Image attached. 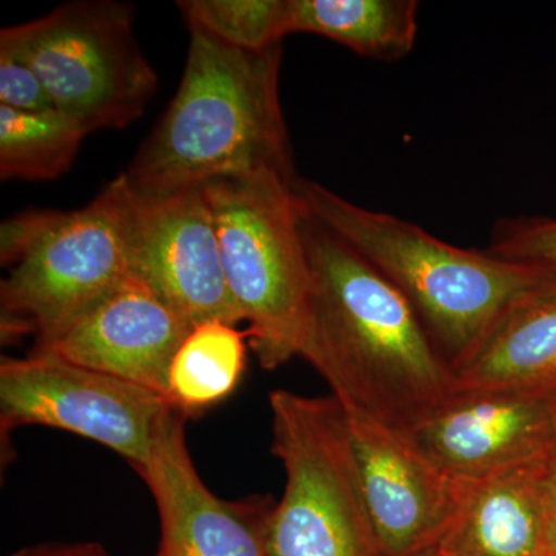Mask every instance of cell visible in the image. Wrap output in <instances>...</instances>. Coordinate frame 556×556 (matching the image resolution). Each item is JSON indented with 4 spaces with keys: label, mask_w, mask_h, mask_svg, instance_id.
Instances as JSON below:
<instances>
[{
    "label": "cell",
    "mask_w": 556,
    "mask_h": 556,
    "mask_svg": "<svg viewBox=\"0 0 556 556\" xmlns=\"http://www.w3.org/2000/svg\"><path fill=\"white\" fill-rule=\"evenodd\" d=\"M129 204L119 175L78 211L27 212L3 223V342L33 334L35 346L46 345L130 276Z\"/></svg>",
    "instance_id": "4"
},
{
    "label": "cell",
    "mask_w": 556,
    "mask_h": 556,
    "mask_svg": "<svg viewBox=\"0 0 556 556\" xmlns=\"http://www.w3.org/2000/svg\"><path fill=\"white\" fill-rule=\"evenodd\" d=\"M0 105L22 112L58 110L27 62L7 49H0Z\"/></svg>",
    "instance_id": "21"
},
{
    "label": "cell",
    "mask_w": 556,
    "mask_h": 556,
    "mask_svg": "<svg viewBox=\"0 0 556 556\" xmlns=\"http://www.w3.org/2000/svg\"><path fill=\"white\" fill-rule=\"evenodd\" d=\"M346 417L380 554L434 551L459 510L467 479L439 467L405 431Z\"/></svg>",
    "instance_id": "10"
},
{
    "label": "cell",
    "mask_w": 556,
    "mask_h": 556,
    "mask_svg": "<svg viewBox=\"0 0 556 556\" xmlns=\"http://www.w3.org/2000/svg\"><path fill=\"white\" fill-rule=\"evenodd\" d=\"M273 453L287 485L274 506V556H382L345 409L338 399L269 394Z\"/></svg>",
    "instance_id": "6"
},
{
    "label": "cell",
    "mask_w": 556,
    "mask_h": 556,
    "mask_svg": "<svg viewBox=\"0 0 556 556\" xmlns=\"http://www.w3.org/2000/svg\"><path fill=\"white\" fill-rule=\"evenodd\" d=\"M163 394L49 354L0 361V434L43 426L90 439L142 470L164 419Z\"/></svg>",
    "instance_id": "8"
},
{
    "label": "cell",
    "mask_w": 556,
    "mask_h": 556,
    "mask_svg": "<svg viewBox=\"0 0 556 556\" xmlns=\"http://www.w3.org/2000/svg\"><path fill=\"white\" fill-rule=\"evenodd\" d=\"M417 13L416 0H289V28L371 60L394 61L415 47Z\"/></svg>",
    "instance_id": "16"
},
{
    "label": "cell",
    "mask_w": 556,
    "mask_h": 556,
    "mask_svg": "<svg viewBox=\"0 0 556 556\" xmlns=\"http://www.w3.org/2000/svg\"><path fill=\"white\" fill-rule=\"evenodd\" d=\"M295 190L311 217L407 299L452 369L477 350L515 300L556 276L489 251L453 247L413 223L357 206L308 179L299 178Z\"/></svg>",
    "instance_id": "3"
},
{
    "label": "cell",
    "mask_w": 556,
    "mask_h": 556,
    "mask_svg": "<svg viewBox=\"0 0 556 556\" xmlns=\"http://www.w3.org/2000/svg\"><path fill=\"white\" fill-rule=\"evenodd\" d=\"M541 556H556V447L548 455L544 470Z\"/></svg>",
    "instance_id": "22"
},
{
    "label": "cell",
    "mask_w": 556,
    "mask_h": 556,
    "mask_svg": "<svg viewBox=\"0 0 556 556\" xmlns=\"http://www.w3.org/2000/svg\"><path fill=\"white\" fill-rule=\"evenodd\" d=\"M192 328L155 289L129 276L60 338L35 346L33 353L60 357L167 397L172 361Z\"/></svg>",
    "instance_id": "13"
},
{
    "label": "cell",
    "mask_w": 556,
    "mask_h": 556,
    "mask_svg": "<svg viewBox=\"0 0 556 556\" xmlns=\"http://www.w3.org/2000/svg\"><path fill=\"white\" fill-rule=\"evenodd\" d=\"M127 240L130 276L155 289L192 327L211 320L241 321L226 285L204 186L164 197L130 190Z\"/></svg>",
    "instance_id": "9"
},
{
    "label": "cell",
    "mask_w": 556,
    "mask_h": 556,
    "mask_svg": "<svg viewBox=\"0 0 556 556\" xmlns=\"http://www.w3.org/2000/svg\"><path fill=\"white\" fill-rule=\"evenodd\" d=\"M486 251L508 262L525 263L556 274V218L501 219Z\"/></svg>",
    "instance_id": "20"
},
{
    "label": "cell",
    "mask_w": 556,
    "mask_h": 556,
    "mask_svg": "<svg viewBox=\"0 0 556 556\" xmlns=\"http://www.w3.org/2000/svg\"><path fill=\"white\" fill-rule=\"evenodd\" d=\"M453 376L455 390L556 391V276L515 300Z\"/></svg>",
    "instance_id": "15"
},
{
    "label": "cell",
    "mask_w": 556,
    "mask_h": 556,
    "mask_svg": "<svg viewBox=\"0 0 556 556\" xmlns=\"http://www.w3.org/2000/svg\"><path fill=\"white\" fill-rule=\"evenodd\" d=\"M408 434L453 477H490L556 447V391L456 390Z\"/></svg>",
    "instance_id": "11"
},
{
    "label": "cell",
    "mask_w": 556,
    "mask_h": 556,
    "mask_svg": "<svg viewBox=\"0 0 556 556\" xmlns=\"http://www.w3.org/2000/svg\"><path fill=\"white\" fill-rule=\"evenodd\" d=\"M10 556H112L98 543L36 544L14 552Z\"/></svg>",
    "instance_id": "23"
},
{
    "label": "cell",
    "mask_w": 556,
    "mask_h": 556,
    "mask_svg": "<svg viewBox=\"0 0 556 556\" xmlns=\"http://www.w3.org/2000/svg\"><path fill=\"white\" fill-rule=\"evenodd\" d=\"M248 331L228 321L197 325L181 343L169 369L167 399L185 416L229 396L247 365Z\"/></svg>",
    "instance_id": "17"
},
{
    "label": "cell",
    "mask_w": 556,
    "mask_h": 556,
    "mask_svg": "<svg viewBox=\"0 0 556 556\" xmlns=\"http://www.w3.org/2000/svg\"><path fill=\"white\" fill-rule=\"evenodd\" d=\"M178 9L189 27L233 49L268 50L291 35L289 0H185Z\"/></svg>",
    "instance_id": "19"
},
{
    "label": "cell",
    "mask_w": 556,
    "mask_h": 556,
    "mask_svg": "<svg viewBox=\"0 0 556 556\" xmlns=\"http://www.w3.org/2000/svg\"><path fill=\"white\" fill-rule=\"evenodd\" d=\"M189 31L177 93L121 174L131 192L164 197L219 179L295 185L280 102L281 46L244 51L200 28Z\"/></svg>",
    "instance_id": "2"
},
{
    "label": "cell",
    "mask_w": 556,
    "mask_h": 556,
    "mask_svg": "<svg viewBox=\"0 0 556 556\" xmlns=\"http://www.w3.org/2000/svg\"><path fill=\"white\" fill-rule=\"evenodd\" d=\"M303 237L313 295L300 357L346 415L409 433L455 393L452 367L407 299L309 212Z\"/></svg>",
    "instance_id": "1"
},
{
    "label": "cell",
    "mask_w": 556,
    "mask_h": 556,
    "mask_svg": "<svg viewBox=\"0 0 556 556\" xmlns=\"http://www.w3.org/2000/svg\"><path fill=\"white\" fill-rule=\"evenodd\" d=\"M89 131L60 110L0 105V178L50 181L72 167Z\"/></svg>",
    "instance_id": "18"
},
{
    "label": "cell",
    "mask_w": 556,
    "mask_h": 556,
    "mask_svg": "<svg viewBox=\"0 0 556 556\" xmlns=\"http://www.w3.org/2000/svg\"><path fill=\"white\" fill-rule=\"evenodd\" d=\"M226 285L260 365L276 369L302 356L308 336L313 274L303 237L305 204L295 185L219 179L204 186Z\"/></svg>",
    "instance_id": "5"
},
{
    "label": "cell",
    "mask_w": 556,
    "mask_h": 556,
    "mask_svg": "<svg viewBox=\"0 0 556 556\" xmlns=\"http://www.w3.org/2000/svg\"><path fill=\"white\" fill-rule=\"evenodd\" d=\"M135 10L113 0L68 2L0 31V49L27 62L54 108L89 134L141 118L159 76L135 38Z\"/></svg>",
    "instance_id": "7"
},
{
    "label": "cell",
    "mask_w": 556,
    "mask_h": 556,
    "mask_svg": "<svg viewBox=\"0 0 556 556\" xmlns=\"http://www.w3.org/2000/svg\"><path fill=\"white\" fill-rule=\"evenodd\" d=\"M417 556H439L437 551L427 552V554L417 555Z\"/></svg>",
    "instance_id": "24"
},
{
    "label": "cell",
    "mask_w": 556,
    "mask_h": 556,
    "mask_svg": "<svg viewBox=\"0 0 556 556\" xmlns=\"http://www.w3.org/2000/svg\"><path fill=\"white\" fill-rule=\"evenodd\" d=\"M186 417L172 409L138 471L148 484L161 521L155 556H274L269 497L225 501L201 481L185 438Z\"/></svg>",
    "instance_id": "12"
},
{
    "label": "cell",
    "mask_w": 556,
    "mask_h": 556,
    "mask_svg": "<svg viewBox=\"0 0 556 556\" xmlns=\"http://www.w3.org/2000/svg\"><path fill=\"white\" fill-rule=\"evenodd\" d=\"M548 455L490 477L467 479L459 510L434 548L438 555L541 556Z\"/></svg>",
    "instance_id": "14"
}]
</instances>
